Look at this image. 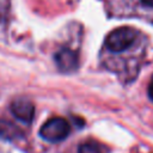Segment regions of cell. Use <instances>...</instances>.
Segmentation results:
<instances>
[{
	"instance_id": "1",
	"label": "cell",
	"mask_w": 153,
	"mask_h": 153,
	"mask_svg": "<svg viewBox=\"0 0 153 153\" xmlns=\"http://www.w3.org/2000/svg\"><path fill=\"white\" fill-rule=\"evenodd\" d=\"M137 36V31L129 26H122L112 30L105 38V47L111 53H123L129 49Z\"/></svg>"
},
{
	"instance_id": "2",
	"label": "cell",
	"mask_w": 153,
	"mask_h": 153,
	"mask_svg": "<svg viewBox=\"0 0 153 153\" xmlns=\"http://www.w3.org/2000/svg\"><path fill=\"white\" fill-rule=\"evenodd\" d=\"M71 133V126L63 117H53L48 120L39 129V136L48 142H61Z\"/></svg>"
},
{
	"instance_id": "3",
	"label": "cell",
	"mask_w": 153,
	"mask_h": 153,
	"mask_svg": "<svg viewBox=\"0 0 153 153\" xmlns=\"http://www.w3.org/2000/svg\"><path fill=\"white\" fill-rule=\"evenodd\" d=\"M55 63L60 72L73 73L79 67V57L75 50L63 47L55 54Z\"/></svg>"
},
{
	"instance_id": "4",
	"label": "cell",
	"mask_w": 153,
	"mask_h": 153,
	"mask_svg": "<svg viewBox=\"0 0 153 153\" xmlns=\"http://www.w3.org/2000/svg\"><path fill=\"white\" fill-rule=\"evenodd\" d=\"M12 115L25 124H30L35 116V105L31 100L26 98H18L11 103Z\"/></svg>"
},
{
	"instance_id": "5",
	"label": "cell",
	"mask_w": 153,
	"mask_h": 153,
	"mask_svg": "<svg viewBox=\"0 0 153 153\" xmlns=\"http://www.w3.org/2000/svg\"><path fill=\"white\" fill-rule=\"evenodd\" d=\"M20 136H22V131L17 126H14L8 121L0 120V137L6 140H14Z\"/></svg>"
},
{
	"instance_id": "6",
	"label": "cell",
	"mask_w": 153,
	"mask_h": 153,
	"mask_svg": "<svg viewBox=\"0 0 153 153\" xmlns=\"http://www.w3.org/2000/svg\"><path fill=\"white\" fill-rule=\"evenodd\" d=\"M78 153H102V149H100V146L97 142L85 141L79 146Z\"/></svg>"
},
{
	"instance_id": "7",
	"label": "cell",
	"mask_w": 153,
	"mask_h": 153,
	"mask_svg": "<svg viewBox=\"0 0 153 153\" xmlns=\"http://www.w3.org/2000/svg\"><path fill=\"white\" fill-rule=\"evenodd\" d=\"M147 93H148V97L149 99L153 102V75L149 80V84H148V88H147Z\"/></svg>"
},
{
	"instance_id": "8",
	"label": "cell",
	"mask_w": 153,
	"mask_h": 153,
	"mask_svg": "<svg viewBox=\"0 0 153 153\" xmlns=\"http://www.w3.org/2000/svg\"><path fill=\"white\" fill-rule=\"evenodd\" d=\"M142 5L146 7H152L153 8V0H141Z\"/></svg>"
}]
</instances>
